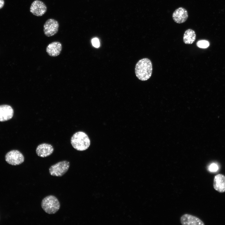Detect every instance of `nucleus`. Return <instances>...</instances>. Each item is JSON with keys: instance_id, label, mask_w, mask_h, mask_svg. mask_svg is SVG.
<instances>
[{"instance_id": "5", "label": "nucleus", "mask_w": 225, "mask_h": 225, "mask_svg": "<svg viewBox=\"0 0 225 225\" xmlns=\"http://www.w3.org/2000/svg\"><path fill=\"white\" fill-rule=\"evenodd\" d=\"M5 159L8 164L17 165L22 163L24 161V158L23 154L19 151L12 150L6 154Z\"/></svg>"}, {"instance_id": "18", "label": "nucleus", "mask_w": 225, "mask_h": 225, "mask_svg": "<svg viewBox=\"0 0 225 225\" xmlns=\"http://www.w3.org/2000/svg\"><path fill=\"white\" fill-rule=\"evenodd\" d=\"M4 4V1L3 0H0V9L3 7Z\"/></svg>"}, {"instance_id": "10", "label": "nucleus", "mask_w": 225, "mask_h": 225, "mask_svg": "<svg viewBox=\"0 0 225 225\" xmlns=\"http://www.w3.org/2000/svg\"><path fill=\"white\" fill-rule=\"evenodd\" d=\"M180 222L183 225H204L199 218L192 215L186 214L181 217Z\"/></svg>"}, {"instance_id": "12", "label": "nucleus", "mask_w": 225, "mask_h": 225, "mask_svg": "<svg viewBox=\"0 0 225 225\" xmlns=\"http://www.w3.org/2000/svg\"><path fill=\"white\" fill-rule=\"evenodd\" d=\"M12 108L8 105H0V122H4L10 119L13 115Z\"/></svg>"}, {"instance_id": "6", "label": "nucleus", "mask_w": 225, "mask_h": 225, "mask_svg": "<svg viewBox=\"0 0 225 225\" xmlns=\"http://www.w3.org/2000/svg\"><path fill=\"white\" fill-rule=\"evenodd\" d=\"M59 24L56 20L53 18L48 19L43 25V32L45 36L48 37L53 36L58 31Z\"/></svg>"}, {"instance_id": "17", "label": "nucleus", "mask_w": 225, "mask_h": 225, "mask_svg": "<svg viewBox=\"0 0 225 225\" xmlns=\"http://www.w3.org/2000/svg\"><path fill=\"white\" fill-rule=\"evenodd\" d=\"M92 43L93 47L98 48L100 47V42L98 38H94L92 40Z\"/></svg>"}, {"instance_id": "2", "label": "nucleus", "mask_w": 225, "mask_h": 225, "mask_svg": "<svg viewBox=\"0 0 225 225\" xmlns=\"http://www.w3.org/2000/svg\"><path fill=\"white\" fill-rule=\"evenodd\" d=\"M71 143L73 147L76 150L83 151L89 148L90 141L85 133L79 131L72 136L71 139Z\"/></svg>"}, {"instance_id": "14", "label": "nucleus", "mask_w": 225, "mask_h": 225, "mask_svg": "<svg viewBox=\"0 0 225 225\" xmlns=\"http://www.w3.org/2000/svg\"><path fill=\"white\" fill-rule=\"evenodd\" d=\"M196 38V33L192 29H188L185 32L183 41L185 44H192L195 41Z\"/></svg>"}, {"instance_id": "13", "label": "nucleus", "mask_w": 225, "mask_h": 225, "mask_svg": "<svg viewBox=\"0 0 225 225\" xmlns=\"http://www.w3.org/2000/svg\"><path fill=\"white\" fill-rule=\"evenodd\" d=\"M213 187L216 190L219 192H225V176L224 175L219 174L215 176Z\"/></svg>"}, {"instance_id": "9", "label": "nucleus", "mask_w": 225, "mask_h": 225, "mask_svg": "<svg viewBox=\"0 0 225 225\" xmlns=\"http://www.w3.org/2000/svg\"><path fill=\"white\" fill-rule=\"evenodd\" d=\"M54 148L51 144L43 143L38 145L36 149V152L38 156L44 158L51 155L53 152Z\"/></svg>"}, {"instance_id": "4", "label": "nucleus", "mask_w": 225, "mask_h": 225, "mask_svg": "<svg viewBox=\"0 0 225 225\" xmlns=\"http://www.w3.org/2000/svg\"><path fill=\"white\" fill-rule=\"evenodd\" d=\"M70 166V162L67 161L59 162L50 167L49 173L52 176L61 177L68 171Z\"/></svg>"}, {"instance_id": "3", "label": "nucleus", "mask_w": 225, "mask_h": 225, "mask_svg": "<svg viewBox=\"0 0 225 225\" xmlns=\"http://www.w3.org/2000/svg\"><path fill=\"white\" fill-rule=\"evenodd\" d=\"M41 207L46 213L48 214H53L59 210L60 203L55 196L49 195L43 199L41 202Z\"/></svg>"}, {"instance_id": "1", "label": "nucleus", "mask_w": 225, "mask_h": 225, "mask_svg": "<svg viewBox=\"0 0 225 225\" xmlns=\"http://www.w3.org/2000/svg\"><path fill=\"white\" fill-rule=\"evenodd\" d=\"M152 70V64L150 60L148 58L140 60L136 63L135 73L140 80L145 81L151 77Z\"/></svg>"}, {"instance_id": "8", "label": "nucleus", "mask_w": 225, "mask_h": 225, "mask_svg": "<svg viewBox=\"0 0 225 225\" xmlns=\"http://www.w3.org/2000/svg\"><path fill=\"white\" fill-rule=\"evenodd\" d=\"M174 21L176 23L180 24L185 22L188 18L187 11L182 7H179L176 9L172 14Z\"/></svg>"}, {"instance_id": "15", "label": "nucleus", "mask_w": 225, "mask_h": 225, "mask_svg": "<svg viewBox=\"0 0 225 225\" xmlns=\"http://www.w3.org/2000/svg\"><path fill=\"white\" fill-rule=\"evenodd\" d=\"M197 45L200 48H208L209 46V43L207 41L202 40L199 41L197 42Z\"/></svg>"}, {"instance_id": "11", "label": "nucleus", "mask_w": 225, "mask_h": 225, "mask_svg": "<svg viewBox=\"0 0 225 225\" xmlns=\"http://www.w3.org/2000/svg\"><path fill=\"white\" fill-rule=\"evenodd\" d=\"M62 49L61 43L58 41H54L50 43L47 46L46 51L50 56L56 57L60 54Z\"/></svg>"}, {"instance_id": "7", "label": "nucleus", "mask_w": 225, "mask_h": 225, "mask_svg": "<svg viewBox=\"0 0 225 225\" xmlns=\"http://www.w3.org/2000/svg\"><path fill=\"white\" fill-rule=\"evenodd\" d=\"M30 11L33 15L38 17H41L46 12L47 7L42 1L35 0L32 3L30 7Z\"/></svg>"}, {"instance_id": "16", "label": "nucleus", "mask_w": 225, "mask_h": 225, "mask_svg": "<svg viewBox=\"0 0 225 225\" xmlns=\"http://www.w3.org/2000/svg\"><path fill=\"white\" fill-rule=\"evenodd\" d=\"M218 164L215 162H213L208 166V169L211 172H216L218 171Z\"/></svg>"}]
</instances>
